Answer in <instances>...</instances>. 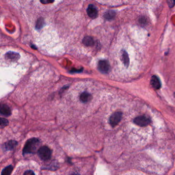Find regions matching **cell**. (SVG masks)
<instances>
[{
	"mask_svg": "<svg viewBox=\"0 0 175 175\" xmlns=\"http://www.w3.org/2000/svg\"><path fill=\"white\" fill-rule=\"evenodd\" d=\"M40 140L36 138H31L26 142L23 149V155L35 153L40 146Z\"/></svg>",
	"mask_w": 175,
	"mask_h": 175,
	"instance_id": "1",
	"label": "cell"
},
{
	"mask_svg": "<svg viewBox=\"0 0 175 175\" xmlns=\"http://www.w3.org/2000/svg\"><path fill=\"white\" fill-rule=\"evenodd\" d=\"M38 155L41 160L46 161L50 159L51 150L48 146H43L38 149Z\"/></svg>",
	"mask_w": 175,
	"mask_h": 175,
	"instance_id": "2",
	"label": "cell"
},
{
	"mask_svg": "<svg viewBox=\"0 0 175 175\" xmlns=\"http://www.w3.org/2000/svg\"><path fill=\"white\" fill-rule=\"evenodd\" d=\"M122 114L120 112H115L110 118V123L112 126H115L119 123L122 118Z\"/></svg>",
	"mask_w": 175,
	"mask_h": 175,
	"instance_id": "3",
	"label": "cell"
},
{
	"mask_svg": "<svg viewBox=\"0 0 175 175\" xmlns=\"http://www.w3.org/2000/svg\"><path fill=\"white\" fill-rule=\"evenodd\" d=\"M134 123L140 126H146L150 123V121L149 118L145 116H140L135 118Z\"/></svg>",
	"mask_w": 175,
	"mask_h": 175,
	"instance_id": "4",
	"label": "cell"
},
{
	"mask_svg": "<svg viewBox=\"0 0 175 175\" xmlns=\"http://www.w3.org/2000/svg\"><path fill=\"white\" fill-rule=\"evenodd\" d=\"M99 70L103 73H107L110 70V66L109 62L106 60H101L98 62Z\"/></svg>",
	"mask_w": 175,
	"mask_h": 175,
	"instance_id": "5",
	"label": "cell"
},
{
	"mask_svg": "<svg viewBox=\"0 0 175 175\" xmlns=\"http://www.w3.org/2000/svg\"><path fill=\"white\" fill-rule=\"evenodd\" d=\"M87 11L88 15H89L91 18H95L98 15V11L97 10L96 7L94 6L93 5H89Z\"/></svg>",
	"mask_w": 175,
	"mask_h": 175,
	"instance_id": "6",
	"label": "cell"
},
{
	"mask_svg": "<svg viewBox=\"0 0 175 175\" xmlns=\"http://www.w3.org/2000/svg\"><path fill=\"white\" fill-rule=\"evenodd\" d=\"M0 113L6 116H8L11 114V111L7 105L1 104H0Z\"/></svg>",
	"mask_w": 175,
	"mask_h": 175,
	"instance_id": "7",
	"label": "cell"
},
{
	"mask_svg": "<svg viewBox=\"0 0 175 175\" xmlns=\"http://www.w3.org/2000/svg\"><path fill=\"white\" fill-rule=\"evenodd\" d=\"M150 84L156 90L159 89L161 87V83L159 79L156 75H154L152 77L150 80Z\"/></svg>",
	"mask_w": 175,
	"mask_h": 175,
	"instance_id": "8",
	"label": "cell"
},
{
	"mask_svg": "<svg viewBox=\"0 0 175 175\" xmlns=\"http://www.w3.org/2000/svg\"><path fill=\"white\" fill-rule=\"evenodd\" d=\"M91 95L87 92H83L80 96V99L83 103H87L91 99Z\"/></svg>",
	"mask_w": 175,
	"mask_h": 175,
	"instance_id": "9",
	"label": "cell"
},
{
	"mask_svg": "<svg viewBox=\"0 0 175 175\" xmlns=\"http://www.w3.org/2000/svg\"><path fill=\"white\" fill-rule=\"evenodd\" d=\"M17 144L18 143L17 141L11 140L5 143L4 146L5 149H6V150H11L17 146Z\"/></svg>",
	"mask_w": 175,
	"mask_h": 175,
	"instance_id": "10",
	"label": "cell"
},
{
	"mask_svg": "<svg viewBox=\"0 0 175 175\" xmlns=\"http://www.w3.org/2000/svg\"><path fill=\"white\" fill-rule=\"evenodd\" d=\"M83 44L86 46H92L94 44V41L91 37H84L83 39Z\"/></svg>",
	"mask_w": 175,
	"mask_h": 175,
	"instance_id": "11",
	"label": "cell"
},
{
	"mask_svg": "<svg viewBox=\"0 0 175 175\" xmlns=\"http://www.w3.org/2000/svg\"><path fill=\"white\" fill-rule=\"evenodd\" d=\"M115 12L113 11L109 10L106 12L104 14V18L107 20H111L113 19L115 17Z\"/></svg>",
	"mask_w": 175,
	"mask_h": 175,
	"instance_id": "12",
	"label": "cell"
},
{
	"mask_svg": "<svg viewBox=\"0 0 175 175\" xmlns=\"http://www.w3.org/2000/svg\"><path fill=\"white\" fill-rule=\"evenodd\" d=\"M13 170V166L11 165L5 167L2 172L1 175H10Z\"/></svg>",
	"mask_w": 175,
	"mask_h": 175,
	"instance_id": "13",
	"label": "cell"
},
{
	"mask_svg": "<svg viewBox=\"0 0 175 175\" xmlns=\"http://www.w3.org/2000/svg\"><path fill=\"white\" fill-rule=\"evenodd\" d=\"M122 60L124 63V65L126 67H127L129 64V58L127 53L124 51L122 53Z\"/></svg>",
	"mask_w": 175,
	"mask_h": 175,
	"instance_id": "14",
	"label": "cell"
},
{
	"mask_svg": "<svg viewBox=\"0 0 175 175\" xmlns=\"http://www.w3.org/2000/svg\"><path fill=\"white\" fill-rule=\"evenodd\" d=\"M8 124L7 120L5 118H0V129L5 127Z\"/></svg>",
	"mask_w": 175,
	"mask_h": 175,
	"instance_id": "15",
	"label": "cell"
},
{
	"mask_svg": "<svg viewBox=\"0 0 175 175\" xmlns=\"http://www.w3.org/2000/svg\"><path fill=\"white\" fill-rule=\"evenodd\" d=\"M43 24H44V21H43L42 18H41L38 20L37 23V25H36V27L37 29H41L42 27H43Z\"/></svg>",
	"mask_w": 175,
	"mask_h": 175,
	"instance_id": "16",
	"label": "cell"
},
{
	"mask_svg": "<svg viewBox=\"0 0 175 175\" xmlns=\"http://www.w3.org/2000/svg\"><path fill=\"white\" fill-rule=\"evenodd\" d=\"M167 3L169 7L173 8L175 4V0H167Z\"/></svg>",
	"mask_w": 175,
	"mask_h": 175,
	"instance_id": "17",
	"label": "cell"
},
{
	"mask_svg": "<svg viewBox=\"0 0 175 175\" xmlns=\"http://www.w3.org/2000/svg\"><path fill=\"white\" fill-rule=\"evenodd\" d=\"M40 1H41V2L44 4H50V3H52L54 1V0H40Z\"/></svg>",
	"mask_w": 175,
	"mask_h": 175,
	"instance_id": "18",
	"label": "cell"
},
{
	"mask_svg": "<svg viewBox=\"0 0 175 175\" xmlns=\"http://www.w3.org/2000/svg\"><path fill=\"white\" fill-rule=\"evenodd\" d=\"M24 175H35V174L32 170H29L25 172Z\"/></svg>",
	"mask_w": 175,
	"mask_h": 175,
	"instance_id": "19",
	"label": "cell"
},
{
	"mask_svg": "<svg viewBox=\"0 0 175 175\" xmlns=\"http://www.w3.org/2000/svg\"><path fill=\"white\" fill-rule=\"evenodd\" d=\"M139 21L141 24H146V18H142L141 19H140Z\"/></svg>",
	"mask_w": 175,
	"mask_h": 175,
	"instance_id": "20",
	"label": "cell"
},
{
	"mask_svg": "<svg viewBox=\"0 0 175 175\" xmlns=\"http://www.w3.org/2000/svg\"><path fill=\"white\" fill-rule=\"evenodd\" d=\"M76 175V174H72V175Z\"/></svg>",
	"mask_w": 175,
	"mask_h": 175,
	"instance_id": "21",
	"label": "cell"
},
{
	"mask_svg": "<svg viewBox=\"0 0 175 175\" xmlns=\"http://www.w3.org/2000/svg\"><path fill=\"white\" fill-rule=\"evenodd\" d=\"M174 96H175V93L174 94Z\"/></svg>",
	"mask_w": 175,
	"mask_h": 175,
	"instance_id": "22",
	"label": "cell"
}]
</instances>
